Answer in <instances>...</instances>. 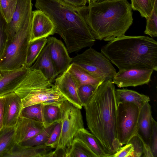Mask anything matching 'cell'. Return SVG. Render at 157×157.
<instances>
[{"label": "cell", "mask_w": 157, "mask_h": 157, "mask_svg": "<svg viewBox=\"0 0 157 157\" xmlns=\"http://www.w3.org/2000/svg\"><path fill=\"white\" fill-rule=\"evenodd\" d=\"M115 90L112 79L103 82L83 107L88 129L109 157L121 147L117 136Z\"/></svg>", "instance_id": "1"}, {"label": "cell", "mask_w": 157, "mask_h": 157, "mask_svg": "<svg viewBox=\"0 0 157 157\" xmlns=\"http://www.w3.org/2000/svg\"><path fill=\"white\" fill-rule=\"evenodd\" d=\"M35 6L52 21L55 33L63 39L69 53L94 44L96 39L79 7L61 0H36Z\"/></svg>", "instance_id": "2"}, {"label": "cell", "mask_w": 157, "mask_h": 157, "mask_svg": "<svg viewBox=\"0 0 157 157\" xmlns=\"http://www.w3.org/2000/svg\"><path fill=\"white\" fill-rule=\"evenodd\" d=\"M95 39L109 41L125 35L133 23L132 8L127 0L96 2L79 7Z\"/></svg>", "instance_id": "3"}, {"label": "cell", "mask_w": 157, "mask_h": 157, "mask_svg": "<svg viewBox=\"0 0 157 157\" xmlns=\"http://www.w3.org/2000/svg\"><path fill=\"white\" fill-rule=\"evenodd\" d=\"M101 51L119 70L157 71V42L148 36L124 35L109 41Z\"/></svg>", "instance_id": "4"}, {"label": "cell", "mask_w": 157, "mask_h": 157, "mask_svg": "<svg viewBox=\"0 0 157 157\" xmlns=\"http://www.w3.org/2000/svg\"><path fill=\"white\" fill-rule=\"evenodd\" d=\"M14 92L20 98L23 108L38 104L59 107L67 100L58 87L40 71L30 68Z\"/></svg>", "instance_id": "5"}, {"label": "cell", "mask_w": 157, "mask_h": 157, "mask_svg": "<svg viewBox=\"0 0 157 157\" xmlns=\"http://www.w3.org/2000/svg\"><path fill=\"white\" fill-rule=\"evenodd\" d=\"M32 20V18L21 25L14 36L7 41L0 58V70H15L25 66L31 39Z\"/></svg>", "instance_id": "6"}, {"label": "cell", "mask_w": 157, "mask_h": 157, "mask_svg": "<svg viewBox=\"0 0 157 157\" xmlns=\"http://www.w3.org/2000/svg\"><path fill=\"white\" fill-rule=\"evenodd\" d=\"M61 129L58 144L53 151V157H65L66 151L71 146L78 131L84 128L81 109L67 100L59 107Z\"/></svg>", "instance_id": "7"}, {"label": "cell", "mask_w": 157, "mask_h": 157, "mask_svg": "<svg viewBox=\"0 0 157 157\" xmlns=\"http://www.w3.org/2000/svg\"><path fill=\"white\" fill-rule=\"evenodd\" d=\"M71 63L78 65L93 77L103 82L112 79L117 73L110 61L101 52L91 47L72 58Z\"/></svg>", "instance_id": "8"}, {"label": "cell", "mask_w": 157, "mask_h": 157, "mask_svg": "<svg viewBox=\"0 0 157 157\" xmlns=\"http://www.w3.org/2000/svg\"><path fill=\"white\" fill-rule=\"evenodd\" d=\"M140 109L132 103L117 104V136L121 146L136 134Z\"/></svg>", "instance_id": "9"}, {"label": "cell", "mask_w": 157, "mask_h": 157, "mask_svg": "<svg viewBox=\"0 0 157 157\" xmlns=\"http://www.w3.org/2000/svg\"><path fill=\"white\" fill-rule=\"evenodd\" d=\"M153 71L140 69L119 70L112 79V82L119 88L147 84L151 81Z\"/></svg>", "instance_id": "10"}, {"label": "cell", "mask_w": 157, "mask_h": 157, "mask_svg": "<svg viewBox=\"0 0 157 157\" xmlns=\"http://www.w3.org/2000/svg\"><path fill=\"white\" fill-rule=\"evenodd\" d=\"M46 44L50 57L58 76L67 70L71 63L72 58L63 43L56 37L48 36Z\"/></svg>", "instance_id": "11"}, {"label": "cell", "mask_w": 157, "mask_h": 157, "mask_svg": "<svg viewBox=\"0 0 157 157\" xmlns=\"http://www.w3.org/2000/svg\"><path fill=\"white\" fill-rule=\"evenodd\" d=\"M55 33L54 25L48 17L41 10L33 11L30 42Z\"/></svg>", "instance_id": "12"}, {"label": "cell", "mask_w": 157, "mask_h": 157, "mask_svg": "<svg viewBox=\"0 0 157 157\" xmlns=\"http://www.w3.org/2000/svg\"><path fill=\"white\" fill-rule=\"evenodd\" d=\"M33 5L32 0H18L11 20L6 23L8 40L14 36L21 25L32 17Z\"/></svg>", "instance_id": "13"}, {"label": "cell", "mask_w": 157, "mask_h": 157, "mask_svg": "<svg viewBox=\"0 0 157 157\" xmlns=\"http://www.w3.org/2000/svg\"><path fill=\"white\" fill-rule=\"evenodd\" d=\"M54 82L67 100L81 109L82 106L78 96V88L71 74L67 70L56 78Z\"/></svg>", "instance_id": "14"}, {"label": "cell", "mask_w": 157, "mask_h": 157, "mask_svg": "<svg viewBox=\"0 0 157 157\" xmlns=\"http://www.w3.org/2000/svg\"><path fill=\"white\" fill-rule=\"evenodd\" d=\"M29 69L25 66L15 70H1L0 96L14 92Z\"/></svg>", "instance_id": "15"}, {"label": "cell", "mask_w": 157, "mask_h": 157, "mask_svg": "<svg viewBox=\"0 0 157 157\" xmlns=\"http://www.w3.org/2000/svg\"><path fill=\"white\" fill-rule=\"evenodd\" d=\"M5 97L3 126L14 127L23 108L21 100L14 92L5 95Z\"/></svg>", "instance_id": "16"}, {"label": "cell", "mask_w": 157, "mask_h": 157, "mask_svg": "<svg viewBox=\"0 0 157 157\" xmlns=\"http://www.w3.org/2000/svg\"><path fill=\"white\" fill-rule=\"evenodd\" d=\"M15 128L16 144L31 138L45 128L41 122L20 116Z\"/></svg>", "instance_id": "17"}, {"label": "cell", "mask_w": 157, "mask_h": 157, "mask_svg": "<svg viewBox=\"0 0 157 157\" xmlns=\"http://www.w3.org/2000/svg\"><path fill=\"white\" fill-rule=\"evenodd\" d=\"M53 149L45 144L27 147L15 143L4 157H52Z\"/></svg>", "instance_id": "18"}, {"label": "cell", "mask_w": 157, "mask_h": 157, "mask_svg": "<svg viewBox=\"0 0 157 157\" xmlns=\"http://www.w3.org/2000/svg\"><path fill=\"white\" fill-rule=\"evenodd\" d=\"M153 118L151 106L147 102L140 109L136 134L150 147Z\"/></svg>", "instance_id": "19"}, {"label": "cell", "mask_w": 157, "mask_h": 157, "mask_svg": "<svg viewBox=\"0 0 157 157\" xmlns=\"http://www.w3.org/2000/svg\"><path fill=\"white\" fill-rule=\"evenodd\" d=\"M29 68L40 71L51 82L53 83L54 82L57 75L50 57L48 47L47 44L35 62Z\"/></svg>", "instance_id": "20"}, {"label": "cell", "mask_w": 157, "mask_h": 157, "mask_svg": "<svg viewBox=\"0 0 157 157\" xmlns=\"http://www.w3.org/2000/svg\"><path fill=\"white\" fill-rule=\"evenodd\" d=\"M115 96L117 104L130 102L137 105L140 109L146 102L150 101L147 96L137 91L126 88L117 89L115 90Z\"/></svg>", "instance_id": "21"}, {"label": "cell", "mask_w": 157, "mask_h": 157, "mask_svg": "<svg viewBox=\"0 0 157 157\" xmlns=\"http://www.w3.org/2000/svg\"><path fill=\"white\" fill-rule=\"evenodd\" d=\"M72 75L78 89L86 85L99 86L103 82L92 76L80 67L71 63L67 70Z\"/></svg>", "instance_id": "22"}, {"label": "cell", "mask_w": 157, "mask_h": 157, "mask_svg": "<svg viewBox=\"0 0 157 157\" xmlns=\"http://www.w3.org/2000/svg\"><path fill=\"white\" fill-rule=\"evenodd\" d=\"M75 138L83 142L97 157H109L95 136L84 128L78 131Z\"/></svg>", "instance_id": "23"}, {"label": "cell", "mask_w": 157, "mask_h": 157, "mask_svg": "<svg viewBox=\"0 0 157 157\" xmlns=\"http://www.w3.org/2000/svg\"><path fill=\"white\" fill-rule=\"evenodd\" d=\"M15 143V126H3L0 131V157H4Z\"/></svg>", "instance_id": "24"}, {"label": "cell", "mask_w": 157, "mask_h": 157, "mask_svg": "<svg viewBox=\"0 0 157 157\" xmlns=\"http://www.w3.org/2000/svg\"><path fill=\"white\" fill-rule=\"evenodd\" d=\"M65 157H97L82 141L74 138L67 151Z\"/></svg>", "instance_id": "25"}, {"label": "cell", "mask_w": 157, "mask_h": 157, "mask_svg": "<svg viewBox=\"0 0 157 157\" xmlns=\"http://www.w3.org/2000/svg\"><path fill=\"white\" fill-rule=\"evenodd\" d=\"M47 38L39 39L30 42L27 51L25 66L29 68L35 62L46 44Z\"/></svg>", "instance_id": "26"}, {"label": "cell", "mask_w": 157, "mask_h": 157, "mask_svg": "<svg viewBox=\"0 0 157 157\" xmlns=\"http://www.w3.org/2000/svg\"><path fill=\"white\" fill-rule=\"evenodd\" d=\"M42 117L45 128L61 120L59 107L52 105H43Z\"/></svg>", "instance_id": "27"}, {"label": "cell", "mask_w": 157, "mask_h": 157, "mask_svg": "<svg viewBox=\"0 0 157 157\" xmlns=\"http://www.w3.org/2000/svg\"><path fill=\"white\" fill-rule=\"evenodd\" d=\"M56 123L45 128L42 131L31 138L18 144L27 147L34 146L45 144L48 140Z\"/></svg>", "instance_id": "28"}, {"label": "cell", "mask_w": 157, "mask_h": 157, "mask_svg": "<svg viewBox=\"0 0 157 157\" xmlns=\"http://www.w3.org/2000/svg\"><path fill=\"white\" fill-rule=\"evenodd\" d=\"M152 9L151 13L147 19L144 34L150 36L151 38L157 36V0H152Z\"/></svg>", "instance_id": "29"}, {"label": "cell", "mask_w": 157, "mask_h": 157, "mask_svg": "<svg viewBox=\"0 0 157 157\" xmlns=\"http://www.w3.org/2000/svg\"><path fill=\"white\" fill-rule=\"evenodd\" d=\"M42 105L43 104H38L23 108L20 116L43 123Z\"/></svg>", "instance_id": "30"}, {"label": "cell", "mask_w": 157, "mask_h": 157, "mask_svg": "<svg viewBox=\"0 0 157 157\" xmlns=\"http://www.w3.org/2000/svg\"><path fill=\"white\" fill-rule=\"evenodd\" d=\"M18 0H0V13L6 23H10L15 12Z\"/></svg>", "instance_id": "31"}, {"label": "cell", "mask_w": 157, "mask_h": 157, "mask_svg": "<svg viewBox=\"0 0 157 157\" xmlns=\"http://www.w3.org/2000/svg\"><path fill=\"white\" fill-rule=\"evenodd\" d=\"M132 9L138 11L141 16L146 19L149 17L152 9V0H131Z\"/></svg>", "instance_id": "32"}, {"label": "cell", "mask_w": 157, "mask_h": 157, "mask_svg": "<svg viewBox=\"0 0 157 157\" xmlns=\"http://www.w3.org/2000/svg\"><path fill=\"white\" fill-rule=\"evenodd\" d=\"M99 86L86 85L82 86L78 89V96L83 107L85 105Z\"/></svg>", "instance_id": "33"}, {"label": "cell", "mask_w": 157, "mask_h": 157, "mask_svg": "<svg viewBox=\"0 0 157 157\" xmlns=\"http://www.w3.org/2000/svg\"><path fill=\"white\" fill-rule=\"evenodd\" d=\"M61 129V121L56 123L50 137L45 144L52 149H55L58 144Z\"/></svg>", "instance_id": "34"}, {"label": "cell", "mask_w": 157, "mask_h": 157, "mask_svg": "<svg viewBox=\"0 0 157 157\" xmlns=\"http://www.w3.org/2000/svg\"><path fill=\"white\" fill-rule=\"evenodd\" d=\"M127 143L131 144L133 147L132 157L142 156L143 152V144L141 138L137 134L133 136Z\"/></svg>", "instance_id": "35"}, {"label": "cell", "mask_w": 157, "mask_h": 157, "mask_svg": "<svg viewBox=\"0 0 157 157\" xmlns=\"http://www.w3.org/2000/svg\"><path fill=\"white\" fill-rule=\"evenodd\" d=\"M7 40L6 22L0 13V58L4 52Z\"/></svg>", "instance_id": "36"}, {"label": "cell", "mask_w": 157, "mask_h": 157, "mask_svg": "<svg viewBox=\"0 0 157 157\" xmlns=\"http://www.w3.org/2000/svg\"><path fill=\"white\" fill-rule=\"evenodd\" d=\"M150 147L153 157H157V123L153 118L152 120V130Z\"/></svg>", "instance_id": "37"}, {"label": "cell", "mask_w": 157, "mask_h": 157, "mask_svg": "<svg viewBox=\"0 0 157 157\" xmlns=\"http://www.w3.org/2000/svg\"><path fill=\"white\" fill-rule=\"evenodd\" d=\"M125 144L123 147H121L118 151L110 157H132L134 151L132 145L130 143H127Z\"/></svg>", "instance_id": "38"}, {"label": "cell", "mask_w": 157, "mask_h": 157, "mask_svg": "<svg viewBox=\"0 0 157 157\" xmlns=\"http://www.w3.org/2000/svg\"><path fill=\"white\" fill-rule=\"evenodd\" d=\"M5 95L0 96V131L3 127Z\"/></svg>", "instance_id": "39"}, {"label": "cell", "mask_w": 157, "mask_h": 157, "mask_svg": "<svg viewBox=\"0 0 157 157\" xmlns=\"http://www.w3.org/2000/svg\"><path fill=\"white\" fill-rule=\"evenodd\" d=\"M70 5L75 7H82L85 6L87 0H61Z\"/></svg>", "instance_id": "40"}, {"label": "cell", "mask_w": 157, "mask_h": 157, "mask_svg": "<svg viewBox=\"0 0 157 157\" xmlns=\"http://www.w3.org/2000/svg\"><path fill=\"white\" fill-rule=\"evenodd\" d=\"M97 0H87V2L89 4H90L96 2Z\"/></svg>", "instance_id": "41"}, {"label": "cell", "mask_w": 157, "mask_h": 157, "mask_svg": "<svg viewBox=\"0 0 157 157\" xmlns=\"http://www.w3.org/2000/svg\"><path fill=\"white\" fill-rule=\"evenodd\" d=\"M109 0H97L96 2H101L106 1H109Z\"/></svg>", "instance_id": "42"}, {"label": "cell", "mask_w": 157, "mask_h": 157, "mask_svg": "<svg viewBox=\"0 0 157 157\" xmlns=\"http://www.w3.org/2000/svg\"><path fill=\"white\" fill-rule=\"evenodd\" d=\"M1 76H2V73H1V71L0 70V78L1 77Z\"/></svg>", "instance_id": "43"}]
</instances>
